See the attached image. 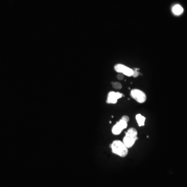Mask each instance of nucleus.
Returning <instances> with one entry per match:
<instances>
[{"label": "nucleus", "mask_w": 187, "mask_h": 187, "mask_svg": "<svg viewBox=\"0 0 187 187\" xmlns=\"http://www.w3.org/2000/svg\"><path fill=\"white\" fill-rule=\"evenodd\" d=\"M112 152L120 157L124 158L128 154V148L125 145L124 142L120 140H114L110 145Z\"/></svg>", "instance_id": "obj_1"}, {"label": "nucleus", "mask_w": 187, "mask_h": 187, "mask_svg": "<svg viewBox=\"0 0 187 187\" xmlns=\"http://www.w3.org/2000/svg\"><path fill=\"white\" fill-rule=\"evenodd\" d=\"M131 97L140 104L144 103L146 101L147 96L144 92L138 89L133 90L130 92Z\"/></svg>", "instance_id": "obj_2"}, {"label": "nucleus", "mask_w": 187, "mask_h": 187, "mask_svg": "<svg viewBox=\"0 0 187 187\" xmlns=\"http://www.w3.org/2000/svg\"><path fill=\"white\" fill-rule=\"evenodd\" d=\"M123 95L119 92H110L108 94L107 103L108 104H116L118 100L122 98Z\"/></svg>", "instance_id": "obj_3"}, {"label": "nucleus", "mask_w": 187, "mask_h": 187, "mask_svg": "<svg viewBox=\"0 0 187 187\" xmlns=\"http://www.w3.org/2000/svg\"><path fill=\"white\" fill-rule=\"evenodd\" d=\"M137 135H138L137 130L135 128L132 127V128H130L127 130V132L126 133L125 137H127L128 138H130L138 139Z\"/></svg>", "instance_id": "obj_4"}, {"label": "nucleus", "mask_w": 187, "mask_h": 187, "mask_svg": "<svg viewBox=\"0 0 187 187\" xmlns=\"http://www.w3.org/2000/svg\"><path fill=\"white\" fill-rule=\"evenodd\" d=\"M137 140V139H136L130 138L125 136L123 138V142H124V144L127 148L130 149L134 145L136 141Z\"/></svg>", "instance_id": "obj_5"}, {"label": "nucleus", "mask_w": 187, "mask_h": 187, "mask_svg": "<svg viewBox=\"0 0 187 187\" xmlns=\"http://www.w3.org/2000/svg\"><path fill=\"white\" fill-rule=\"evenodd\" d=\"M123 130L124 129L123 128L122 126H121L119 123L117 122L116 124L113 126L112 128V132L113 134L115 135H118L122 133V130Z\"/></svg>", "instance_id": "obj_6"}, {"label": "nucleus", "mask_w": 187, "mask_h": 187, "mask_svg": "<svg viewBox=\"0 0 187 187\" xmlns=\"http://www.w3.org/2000/svg\"><path fill=\"white\" fill-rule=\"evenodd\" d=\"M172 11L175 15L178 16V15H181L183 13V9L180 5L177 4V5H175V6H173Z\"/></svg>", "instance_id": "obj_7"}, {"label": "nucleus", "mask_w": 187, "mask_h": 187, "mask_svg": "<svg viewBox=\"0 0 187 187\" xmlns=\"http://www.w3.org/2000/svg\"><path fill=\"white\" fill-rule=\"evenodd\" d=\"M136 120L139 126H143L144 125L146 121V118L141 114H138L136 116Z\"/></svg>", "instance_id": "obj_8"}, {"label": "nucleus", "mask_w": 187, "mask_h": 187, "mask_svg": "<svg viewBox=\"0 0 187 187\" xmlns=\"http://www.w3.org/2000/svg\"><path fill=\"white\" fill-rule=\"evenodd\" d=\"M125 67H126V66L123 65L118 64V65L115 66L114 69L118 73H122L123 71H124V68Z\"/></svg>", "instance_id": "obj_9"}, {"label": "nucleus", "mask_w": 187, "mask_h": 187, "mask_svg": "<svg viewBox=\"0 0 187 187\" xmlns=\"http://www.w3.org/2000/svg\"><path fill=\"white\" fill-rule=\"evenodd\" d=\"M112 85L113 88L116 90H121L122 88V84L119 82H112Z\"/></svg>", "instance_id": "obj_10"}, {"label": "nucleus", "mask_w": 187, "mask_h": 187, "mask_svg": "<svg viewBox=\"0 0 187 187\" xmlns=\"http://www.w3.org/2000/svg\"><path fill=\"white\" fill-rule=\"evenodd\" d=\"M118 122L119 123V124L121 125V126H122L123 129H125V128H127V122H126V121H125L122 120V119H121Z\"/></svg>", "instance_id": "obj_11"}, {"label": "nucleus", "mask_w": 187, "mask_h": 187, "mask_svg": "<svg viewBox=\"0 0 187 187\" xmlns=\"http://www.w3.org/2000/svg\"><path fill=\"white\" fill-rule=\"evenodd\" d=\"M139 75V72L137 69L133 70V77H138Z\"/></svg>", "instance_id": "obj_12"}, {"label": "nucleus", "mask_w": 187, "mask_h": 187, "mask_svg": "<svg viewBox=\"0 0 187 187\" xmlns=\"http://www.w3.org/2000/svg\"><path fill=\"white\" fill-rule=\"evenodd\" d=\"M121 119L124 120V121H126V122H127V123L130 121V118H129L128 116H122Z\"/></svg>", "instance_id": "obj_13"}, {"label": "nucleus", "mask_w": 187, "mask_h": 187, "mask_svg": "<svg viewBox=\"0 0 187 187\" xmlns=\"http://www.w3.org/2000/svg\"><path fill=\"white\" fill-rule=\"evenodd\" d=\"M117 78H118V79L119 80H122L123 79V78H124V75H123V74H122L121 73H120V74H119L117 75Z\"/></svg>", "instance_id": "obj_14"}]
</instances>
